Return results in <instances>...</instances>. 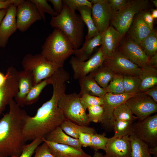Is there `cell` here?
Returning a JSON list of instances; mask_svg holds the SVG:
<instances>
[{
	"instance_id": "cell-33",
	"label": "cell",
	"mask_w": 157,
	"mask_h": 157,
	"mask_svg": "<svg viewBox=\"0 0 157 157\" xmlns=\"http://www.w3.org/2000/svg\"><path fill=\"white\" fill-rule=\"evenodd\" d=\"M50 84L49 78L35 85L32 87L25 99V105H30L35 103L38 99L42 90L47 85Z\"/></svg>"
},
{
	"instance_id": "cell-22",
	"label": "cell",
	"mask_w": 157,
	"mask_h": 157,
	"mask_svg": "<svg viewBox=\"0 0 157 157\" xmlns=\"http://www.w3.org/2000/svg\"><path fill=\"white\" fill-rule=\"evenodd\" d=\"M43 141L48 145L51 153L55 157H91L83 151H80L71 146L45 140Z\"/></svg>"
},
{
	"instance_id": "cell-7",
	"label": "cell",
	"mask_w": 157,
	"mask_h": 157,
	"mask_svg": "<svg viewBox=\"0 0 157 157\" xmlns=\"http://www.w3.org/2000/svg\"><path fill=\"white\" fill-rule=\"evenodd\" d=\"M22 64L24 69L32 72L34 85L50 78L60 68L46 60L40 53L27 54L23 58Z\"/></svg>"
},
{
	"instance_id": "cell-54",
	"label": "cell",
	"mask_w": 157,
	"mask_h": 157,
	"mask_svg": "<svg viewBox=\"0 0 157 157\" xmlns=\"http://www.w3.org/2000/svg\"><path fill=\"white\" fill-rule=\"evenodd\" d=\"M92 157H106L105 155L99 152L95 151Z\"/></svg>"
},
{
	"instance_id": "cell-50",
	"label": "cell",
	"mask_w": 157,
	"mask_h": 157,
	"mask_svg": "<svg viewBox=\"0 0 157 157\" xmlns=\"http://www.w3.org/2000/svg\"><path fill=\"white\" fill-rule=\"evenodd\" d=\"M147 65L157 69V53L149 57Z\"/></svg>"
},
{
	"instance_id": "cell-15",
	"label": "cell",
	"mask_w": 157,
	"mask_h": 157,
	"mask_svg": "<svg viewBox=\"0 0 157 157\" xmlns=\"http://www.w3.org/2000/svg\"><path fill=\"white\" fill-rule=\"evenodd\" d=\"M118 49L127 59L140 67L147 65L149 57L140 46L130 38L124 41Z\"/></svg>"
},
{
	"instance_id": "cell-8",
	"label": "cell",
	"mask_w": 157,
	"mask_h": 157,
	"mask_svg": "<svg viewBox=\"0 0 157 157\" xmlns=\"http://www.w3.org/2000/svg\"><path fill=\"white\" fill-rule=\"evenodd\" d=\"M125 103L139 120H142L157 111V104L144 92H139Z\"/></svg>"
},
{
	"instance_id": "cell-43",
	"label": "cell",
	"mask_w": 157,
	"mask_h": 157,
	"mask_svg": "<svg viewBox=\"0 0 157 157\" xmlns=\"http://www.w3.org/2000/svg\"><path fill=\"white\" fill-rule=\"evenodd\" d=\"M35 153L33 157H55L50 152L47 144L44 142L36 148Z\"/></svg>"
},
{
	"instance_id": "cell-13",
	"label": "cell",
	"mask_w": 157,
	"mask_h": 157,
	"mask_svg": "<svg viewBox=\"0 0 157 157\" xmlns=\"http://www.w3.org/2000/svg\"><path fill=\"white\" fill-rule=\"evenodd\" d=\"M103 63L115 74L138 76L141 68L117 50L110 58L105 59Z\"/></svg>"
},
{
	"instance_id": "cell-48",
	"label": "cell",
	"mask_w": 157,
	"mask_h": 157,
	"mask_svg": "<svg viewBox=\"0 0 157 157\" xmlns=\"http://www.w3.org/2000/svg\"><path fill=\"white\" fill-rule=\"evenodd\" d=\"M23 0H0V10L3 9H7L12 4L17 6Z\"/></svg>"
},
{
	"instance_id": "cell-49",
	"label": "cell",
	"mask_w": 157,
	"mask_h": 157,
	"mask_svg": "<svg viewBox=\"0 0 157 157\" xmlns=\"http://www.w3.org/2000/svg\"><path fill=\"white\" fill-rule=\"evenodd\" d=\"M144 92L150 97L156 103H157V85Z\"/></svg>"
},
{
	"instance_id": "cell-58",
	"label": "cell",
	"mask_w": 157,
	"mask_h": 157,
	"mask_svg": "<svg viewBox=\"0 0 157 157\" xmlns=\"http://www.w3.org/2000/svg\"><path fill=\"white\" fill-rule=\"evenodd\" d=\"M19 157V156H12L10 157Z\"/></svg>"
},
{
	"instance_id": "cell-53",
	"label": "cell",
	"mask_w": 157,
	"mask_h": 157,
	"mask_svg": "<svg viewBox=\"0 0 157 157\" xmlns=\"http://www.w3.org/2000/svg\"><path fill=\"white\" fill-rule=\"evenodd\" d=\"M6 79V75L0 72V87L4 83Z\"/></svg>"
},
{
	"instance_id": "cell-40",
	"label": "cell",
	"mask_w": 157,
	"mask_h": 157,
	"mask_svg": "<svg viewBox=\"0 0 157 157\" xmlns=\"http://www.w3.org/2000/svg\"><path fill=\"white\" fill-rule=\"evenodd\" d=\"M87 116L89 122H101L103 113L104 109L102 106L96 105L89 107Z\"/></svg>"
},
{
	"instance_id": "cell-41",
	"label": "cell",
	"mask_w": 157,
	"mask_h": 157,
	"mask_svg": "<svg viewBox=\"0 0 157 157\" xmlns=\"http://www.w3.org/2000/svg\"><path fill=\"white\" fill-rule=\"evenodd\" d=\"M43 142L42 137H40L33 140L30 144H26L19 157H32L36 148Z\"/></svg>"
},
{
	"instance_id": "cell-56",
	"label": "cell",
	"mask_w": 157,
	"mask_h": 157,
	"mask_svg": "<svg viewBox=\"0 0 157 157\" xmlns=\"http://www.w3.org/2000/svg\"><path fill=\"white\" fill-rule=\"evenodd\" d=\"M89 1L93 5L102 3L104 1V0H90Z\"/></svg>"
},
{
	"instance_id": "cell-3",
	"label": "cell",
	"mask_w": 157,
	"mask_h": 157,
	"mask_svg": "<svg viewBox=\"0 0 157 157\" xmlns=\"http://www.w3.org/2000/svg\"><path fill=\"white\" fill-rule=\"evenodd\" d=\"M63 6L60 14L51 17L50 24L61 31L69 40L74 50L77 49L83 43L85 24L80 15L71 11L63 2Z\"/></svg>"
},
{
	"instance_id": "cell-57",
	"label": "cell",
	"mask_w": 157,
	"mask_h": 157,
	"mask_svg": "<svg viewBox=\"0 0 157 157\" xmlns=\"http://www.w3.org/2000/svg\"><path fill=\"white\" fill-rule=\"evenodd\" d=\"M153 3L155 7L157 8V0H151Z\"/></svg>"
},
{
	"instance_id": "cell-46",
	"label": "cell",
	"mask_w": 157,
	"mask_h": 157,
	"mask_svg": "<svg viewBox=\"0 0 157 157\" xmlns=\"http://www.w3.org/2000/svg\"><path fill=\"white\" fill-rule=\"evenodd\" d=\"M142 16L143 19L145 23L151 30H152L153 29L154 19L151 13L149 12L143 11Z\"/></svg>"
},
{
	"instance_id": "cell-39",
	"label": "cell",
	"mask_w": 157,
	"mask_h": 157,
	"mask_svg": "<svg viewBox=\"0 0 157 157\" xmlns=\"http://www.w3.org/2000/svg\"><path fill=\"white\" fill-rule=\"evenodd\" d=\"M81 103L84 109L86 111L90 106L99 105L103 104V98L95 96L88 94H84L80 97Z\"/></svg>"
},
{
	"instance_id": "cell-45",
	"label": "cell",
	"mask_w": 157,
	"mask_h": 157,
	"mask_svg": "<svg viewBox=\"0 0 157 157\" xmlns=\"http://www.w3.org/2000/svg\"><path fill=\"white\" fill-rule=\"evenodd\" d=\"M126 0H109L108 2L113 11H116L123 7L127 3Z\"/></svg>"
},
{
	"instance_id": "cell-9",
	"label": "cell",
	"mask_w": 157,
	"mask_h": 157,
	"mask_svg": "<svg viewBox=\"0 0 157 157\" xmlns=\"http://www.w3.org/2000/svg\"><path fill=\"white\" fill-rule=\"evenodd\" d=\"M133 131L137 137L151 147L157 145V114L133 123Z\"/></svg>"
},
{
	"instance_id": "cell-10",
	"label": "cell",
	"mask_w": 157,
	"mask_h": 157,
	"mask_svg": "<svg viewBox=\"0 0 157 157\" xmlns=\"http://www.w3.org/2000/svg\"><path fill=\"white\" fill-rule=\"evenodd\" d=\"M137 93H126L115 94L106 93L104 97L102 106L104 109L102 119L100 122L103 127L110 132L113 130V124L114 120L113 113L115 108L119 105L125 103L130 97Z\"/></svg>"
},
{
	"instance_id": "cell-31",
	"label": "cell",
	"mask_w": 157,
	"mask_h": 157,
	"mask_svg": "<svg viewBox=\"0 0 157 157\" xmlns=\"http://www.w3.org/2000/svg\"><path fill=\"white\" fill-rule=\"evenodd\" d=\"M149 57L156 53L157 51V31L153 29L151 33L139 44Z\"/></svg>"
},
{
	"instance_id": "cell-35",
	"label": "cell",
	"mask_w": 157,
	"mask_h": 157,
	"mask_svg": "<svg viewBox=\"0 0 157 157\" xmlns=\"http://www.w3.org/2000/svg\"><path fill=\"white\" fill-rule=\"evenodd\" d=\"M123 83L124 93H137L140 92L141 81L138 76L124 75Z\"/></svg>"
},
{
	"instance_id": "cell-20",
	"label": "cell",
	"mask_w": 157,
	"mask_h": 157,
	"mask_svg": "<svg viewBox=\"0 0 157 157\" xmlns=\"http://www.w3.org/2000/svg\"><path fill=\"white\" fill-rule=\"evenodd\" d=\"M101 34V47L105 59L108 58L117 50L122 36L116 29L111 26H109Z\"/></svg>"
},
{
	"instance_id": "cell-55",
	"label": "cell",
	"mask_w": 157,
	"mask_h": 157,
	"mask_svg": "<svg viewBox=\"0 0 157 157\" xmlns=\"http://www.w3.org/2000/svg\"><path fill=\"white\" fill-rule=\"evenodd\" d=\"M151 15L154 19L157 18V10L156 9L152 10Z\"/></svg>"
},
{
	"instance_id": "cell-11",
	"label": "cell",
	"mask_w": 157,
	"mask_h": 157,
	"mask_svg": "<svg viewBox=\"0 0 157 157\" xmlns=\"http://www.w3.org/2000/svg\"><path fill=\"white\" fill-rule=\"evenodd\" d=\"M17 29L22 32L27 30L34 23L42 20L36 7L31 0H23L17 6Z\"/></svg>"
},
{
	"instance_id": "cell-52",
	"label": "cell",
	"mask_w": 157,
	"mask_h": 157,
	"mask_svg": "<svg viewBox=\"0 0 157 157\" xmlns=\"http://www.w3.org/2000/svg\"><path fill=\"white\" fill-rule=\"evenodd\" d=\"M149 151L151 154L153 155L155 157H157V146L149 148Z\"/></svg>"
},
{
	"instance_id": "cell-25",
	"label": "cell",
	"mask_w": 157,
	"mask_h": 157,
	"mask_svg": "<svg viewBox=\"0 0 157 157\" xmlns=\"http://www.w3.org/2000/svg\"><path fill=\"white\" fill-rule=\"evenodd\" d=\"M101 33H99L95 36L85 40L81 48L74 50L73 55L81 61L87 60L91 57L95 49L101 45Z\"/></svg>"
},
{
	"instance_id": "cell-18",
	"label": "cell",
	"mask_w": 157,
	"mask_h": 157,
	"mask_svg": "<svg viewBox=\"0 0 157 157\" xmlns=\"http://www.w3.org/2000/svg\"><path fill=\"white\" fill-rule=\"evenodd\" d=\"M17 6L11 5L0 25V47H5L9 37L17 29L16 19Z\"/></svg>"
},
{
	"instance_id": "cell-26",
	"label": "cell",
	"mask_w": 157,
	"mask_h": 157,
	"mask_svg": "<svg viewBox=\"0 0 157 157\" xmlns=\"http://www.w3.org/2000/svg\"><path fill=\"white\" fill-rule=\"evenodd\" d=\"M140 68L138 76L141 81L140 92H144L157 85V69L147 65Z\"/></svg>"
},
{
	"instance_id": "cell-38",
	"label": "cell",
	"mask_w": 157,
	"mask_h": 157,
	"mask_svg": "<svg viewBox=\"0 0 157 157\" xmlns=\"http://www.w3.org/2000/svg\"><path fill=\"white\" fill-rule=\"evenodd\" d=\"M106 135V134L104 133L99 134L95 133L92 134L90 147L95 151H98L100 149L105 151L106 145L109 139Z\"/></svg>"
},
{
	"instance_id": "cell-16",
	"label": "cell",
	"mask_w": 157,
	"mask_h": 157,
	"mask_svg": "<svg viewBox=\"0 0 157 157\" xmlns=\"http://www.w3.org/2000/svg\"><path fill=\"white\" fill-rule=\"evenodd\" d=\"M91 9L94 23L99 32L101 33L109 26L113 10L108 0L93 4Z\"/></svg>"
},
{
	"instance_id": "cell-32",
	"label": "cell",
	"mask_w": 157,
	"mask_h": 157,
	"mask_svg": "<svg viewBox=\"0 0 157 157\" xmlns=\"http://www.w3.org/2000/svg\"><path fill=\"white\" fill-rule=\"evenodd\" d=\"M113 116L115 120L133 122L138 118L133 114L131 110L125 103L116 107L114 109Z\"/></svg>"
},
{
	"instance_id": "cell-30",
	"label": "cell",
	"mask_w": 157,
	"mask_h": 157,
	"mask_svg": "<svg viewBox=\"0 0 157 157\" xmlns=\"http://www.w3.org/2000/svg\"><path fill=\"white\" fill-rule=\"evenodd\" d=\"M87 27L88 31L85 40L91 38L99 33L94 23L92 16V9L86 6L80 7L77 10Z\"/></svg>"
},
{
	"instance_id": "cell-44",
	"label": "cell",
	"mask_w": 157,
	"mask_h": 157,
	"mask_svg": "<svg viewBox=\"0 0 157 157\" xmlns=\"http://www.w3.org/2000/svg\"><path fill=\"white\" fill-rule=\"evenodd\" d=\"M92 134L89 133L80 132L78 138L83 147H90Z\"/></svg>"
},
{
	"instance_id": "cell-17",
	"label": "cell",
	"mask_w": 157,
	"mask_h": 157,
	"mask_svg": "<svg viewBox=\"0 0 157 157\" xmlns=\"http://www.w3.org/2000/svg\"><path fill=\"white\" fill-rule=\"evenodd\" d=\"M105 151L106 157H131L129 136L109 138Z\"/></svg>"
},
{
	"instance_id": "cell-12",
	"label": "cell",
	"mask_w": 157,
	"mask_h": 157,
	"mask_svg": "<svg viewBox=\"0 0 157 157\" xmlns=\"http://www.w3.org/2000/svg\"><path fill=\"white\" fill-rule=\"evenodd\" d=\"M105 60L101 47L88 60L82 61L72 56L69 63L73 72V78L79 79L88 75L101 66Z\"/></svg>"
},
{
	"instance_id": "cell-2",
	"label": "cell",
	"mask_w": 157,
	"mask_h": 157,
	"mask_svg": "<svg viewBox=\"0 0 157 157\" xmlns=\"http://www.w3.org/2000/svg\"><path fill=\"white\" fill-rule=\"evenodd\" d=\"M8 105L9 112L0 119V157L19 156L26 144L22 129L28 114L13 99Z\"/></svg>"
},
{
	"instance_id": "cell-1",
	"label": "cell",
	"mask_w": 157,
	"mask_h": 157,
	"mask_svg": "<svg viewBox=\"0 0 157 157\" xmlns=\"http://www.w3.org/2000/svg\"><path fill=\"white\" fill-rule=\"evenodd\" d=\"M53 92L51 99L38 110L33 117L28 115L24 118L22 132L26 142L40 137H44L56 127L60 126L66 119L58 106L60 97L65 93L66 82L69 77L66 73L56 72L50 78Z\"/></svg>"
},
{
	"instance_id": "cell-27",
	"label": "cell",
	"mask_w": 157,
	"mask_h": 157,
	"mask_svg": "<svg viewBox=\"0 0 157 157\" xmlns=\"http://www.w3.org/2000/svg\"><path fill=\"white\" fill-rule=\"evenodd\" d=\"M131 147V157H152L149 146L132 131L129 136Z\"/></svg>"
},
{
	"instance_id": "cell-6",
	"label": "cell",
	"mask_w": 157,
	"mask_h": 157,
	"mask_svg": "<svg viewBox=\"0 0 157 157\" xmlns=\"http://www.w3.org/2000/svg\"><path fill=\"white\" fill-rule=\"evenodd\" d=\"M78 94L65 93L58 101V106L62 112L66 119L78 125L88 126L90 124L88 116L82 105Z\"/></svg>"
},
{
	"instance_id": "cell-19",
	"label": "cell",
	"mask_w": 157,
	"mask_h": 157,
	"mask_svg": "<svg viewBox=\"0 0 157 157\" xmlns=\"http://www.w3.org/2000/svg\"><path fill=\"white\" fill-rule=\"evenodd\" d=\"M18 90L14 97L17 104L21 107L25 106V99L27 94L34 85L31 72L24 69L17 71Z\"/></svg>"
},
{
	"instance_id": "cell-5",
	"label": "cell",
	"mask_w": 157,
	"mask_h": 157,
	"mask_svg": "<svg viewBox=\"0 0 157 157\" xmlns=\"http://www.w3.org/2000/svg\"><path fill=\"white\" fill-rule=\"evenodd\" d=\"M148 0H128L120 9L113 11L111 22L122 36L127 32L135 15L146 9Z\"/></svg>"
},
{
	"instance_id": "cell-24",
	"label": "cell",
	"mask_w": 157,
	"mask_h": 157,
	"mask_svg": "<svg viewBox=\"0 0 157 157\" xmlns=\"http://www.w3.org/2000/svg\"><path fill=\"white\" fill-rule=\"evenodd\" d=\"M80 97L84 94L103 98L106 93L105 88L100 87L90 74L78 79Z\"/></svg>"
},
{
	"instance_id": "cell-36",
	"label": "cell",
	"mask_w": 157,
	"mask_h": 157,
	"mask_svg": "<svg viewBox=\"0 0 157 157\" xmlns=\"http://www.w3.org/2000/svg\"><path fill=\"white\" fill-rule=\"evenodd\" d=\"M123 78V75L115 74L107 86L105 88L106 93H111L115 94L124 93Z\"/></svg>"
},
{
	"instance_id": "cell-42",
	"label": "cell",
	"mask_w": 157,
	"mask_h": 157,
	"mask_svg": "<svg viewBox=\"0 0 157 157\" xmlns=\"http://www.w3.org/2000/svg\"><path fill=\"white\" fill-rule=\"evenodd\" d=\"M63 2L71 11L75 12L80 7L86 6L92 8V4L87 0H63Z\"/></svg>"
},
{
	"instance_id": "cell-47",
	"label": "cell",
	"mask_w": 157,
	"mask_h": 157,
	"mask_svg": "<svg viewBox=\"0 0 157 157\" xmlns=\"http://www.w3.org/2000/svg\"><path fill=\"white\" fill-rule=\"evenodd\" d=\"M47 1L51 2L53 5V9L56 13L59 14L63 9V2L62 0H48Z\"/></svg>"
},
{
	"instance_id": "cell-29",
	"label": "cell",
	"mask_w": 157,
	"mask_h": 157,
	"mask_svg": "<svg viewBox=\"0 0 157 157\" xmlns=\"http://www.w3.org/2000/svg\"><path fill=\"white\" fill-rule=\"evenodd\" d=\"M94 78L99 85L105 88L115 74L103 63L89 74Z\"/></svg>"
},
{
	"instance_id": "cell-4",
	"label": "cell",
	"mask_w": 157,
	"mask_h": 157,
	"mask_svg": "<svg viewBox=\"0 0 157 157\" xmlns=\"http://www.w3.org/2000/svg\"><path fill=\"white\" fill-rule=\"evenodd\" d=\"M74 50L71 42L65 34L54 28L46 38L40 54L48 61L63 67L65 61L73 55Z\"/></svg>"
},
{
	"instance_id": "cell-51",
	"label": "cell",
	"mask_w": 157,
	"mask_h": 157,
	"mask_svg": "<svg viewBox=\"0 0 157 157\" xmlns=\"http://www.w3.org/2000/svg\"><path fill=\"white\" fill-rule=\"evenodd\" d=\"M7 10V9H3L0 10V25L6 13Z\"/></svg>"
},
{
	"instance_id": "cell-21",
	"label": "cell",
	"mask_w": 157,
	"mask_h": 157,
	"mask_svg": "<svg viewBox=\"0 0 157 157\" xmlns=\"http://www.w3.org/2000/svg\"><path fill=\"white\" fill-rule=\"evenodd\" d=\"M143 11L135 15L128 30L130 38L139 45L148 36L152 30L143 19Z\"/></svg>"
},
{
	"instance_id": "cell-28",
	"label": "cell",
	"mask_w": 157,
	"mask_h": 157,
	"mask_svg": "<svg viewBox=\"0 0 157 157\" xmlns=\"http://www.w3.org/2000/svg\"><path fill=\"white\" fill-rule=\"evenodd\" d=\"M60 127L66 134L76 139H78L80 132L90 134L96 133L95 129L93 128L79 125L67 119L63 122Z\"/></svg>"
},
{
	"instance_id": "cell-14",
	"label": "cell",
	"mask_w": 157,
	"mask_h": 157,
	"mask_svg": "<svg viewBox=\"0 0 157 157\" xmlns=\"http://www.w3.org/2000/svg\"><path fill=\"white\" fill-rule=\"evenodd\" d=\"M17 72L14 67H8L5 75V81L0 87V115L18 92Z\"/></svg>"
},
{
	"instance_id": "cell-37",
	"label": "cell",
	"mask_w": 157,
	"mask_h": 157,
	"mask_svg": "<svg viewBox=\"0 0 157 157\" xmlns=\"http://www.w3.org/2000/svg\"><path fill=\"white\" fill-rule=\"evenodd\" d=\"M34 4L38 9L42 20L45 22L46 17L45 13H47L50 15L51 17H55L58 14L56 13L53 8L47 3L46 0H31Z\"/></svg>"
},
{
	"instance_id": "cell-34",
	"label": "cell",
	"mask_w": 157,
	"mask_h": 157,
	"mask_svg": "<svg viewBox=\"0 0 157 157\" xmlns=\"http://www.w3.org/2000/svg\"><path fill=\"white\" fill-rule=\"evenodd\" d=\"M133 123L130 121L115 120L113 124V130L115 132L113 137L129 136L133 131Z\"/></svg>"
},
{
	"instance_id": "cell-23",
	"label": "cell",
	"mask_w": 157,
	"mask_h": 157,
	"mask_svg": "<svg viewBox=\"0 0 157 157\" xmlns=\"http://www.w3.org/2000/svg\"><path fill=\"white\" fill-rule=\"evenodd\" d=\"M47 140L72 147L81 151L82 145L78 139L73 138L65 133L60 126H58L47 134L44 137Z\"/></svg>"
}]
</instances>
